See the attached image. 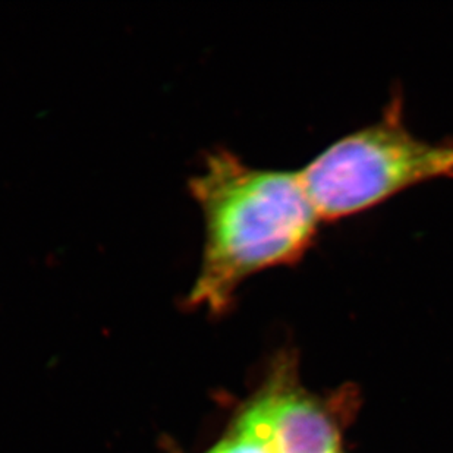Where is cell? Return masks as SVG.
<instances>
[{
	"label": "cell",
	"instance_id": "3",
	"mask_svg": "<svg viewBox=\"0 0 453 453\" xmlns=\"http://www.w3.org/2000/svg\"><path fill=\"white\" fill-rule=\"evenodd\" d=\"M269 445L272 453H339L338 432L329 415L298 394H272L238 423Z\"/></svg>",
	"mask_w": 453,
	"mask_h": 453
},
{
	"label": "cell",
	"instance_id": "1",
	"mask_svg": "<svg viewBox=\"0 0 453 453\" xmlns=\"http://www.w3.org/2000/svg\"><path fill=\"white\" fill-rule=\"evenodd\" d=\"M189 191L204 216V247L188 305L222 312L252 274L296 265L316 242L321 219L300 171L258 169L219 149Z\"/></svg>",
	"mask_w": 453,
	"mask_h": 453
},
{
	"label": "cell",
	"instance_id": "2",
	"mask_svg": "<svg viewBox=\"0 0 453 453\" xmlns=\"http://www.w3.org/2000/svg\"><path fill=\"white\" fill-rule=\"evenodd\" d=\"M401 96L374 124L348 134L300 171L321 222L364 213L405 189L453 178V142H432L406 128Z\"/></svg>",
	"mask_w": 453,
	"mask_h": 453
},
{
	"label": "cell",
	"instance_id": "4",
	"mask_svg": "<svg viewBox=\"0 0 453 453\" xmlns=\"http://www.w3.org/2000/svg\"><path fill=\"white\" fill-rule=\"evenodd\" d=\"M209 453H272L269 445L249 430L236 426L235 432Z\"/></svg>",
	"mask_w": 453,
	"mask_h": 453
}]
</instances>
